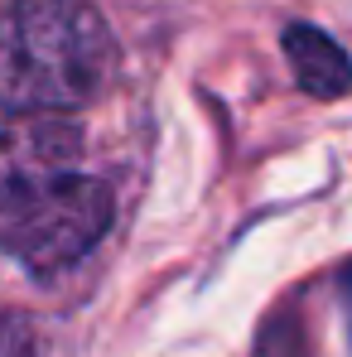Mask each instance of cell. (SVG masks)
Instances as JSON below:
<instances>
[{"instance_id":"obj_1","label":"cell","mask_w":352,"mask_h":357,"mask_svg":"<svg viewBox=\"0 0 352 357\" xmlns=\"http://www.w3.org/2000/svg\"><path fill=\"white\" fill-rule=\"evenodd\" d=\"M112 29L82 0H20L0 15V102L63 112L102 92Z\"/></svg>"},{"instance_id":"obj_2","label":"cell","mask_w":352,"mask_h":357,"mask_svg":"<svg viewBox=\"0 0 352 357\" xmlns=\"http://www.w3.org/2000/svg\"><path fill=\"white\" fill-rule=\"evenodd\" d=\"M112 218L116 203L102 178L59 174L0 198V246L34 275H54L107 237Z\"/></svg>"},{"instance_id":"obj_3","label":"cell","mask_w":352,"mask_h":357,"mask_svg":"<svg viewBox=\"0 0 352 357\" xmlns=\"http://www.w3.org/2000/svg\"><path fill=\"white\" fill-rule=\"evenodd\" d=\"M82 135L59 112L10 107L0 102V198L24 193L44 178H59L77 169Z\"/></svg>"},{"instance_id":"obj_4","label":"cell","mask_w":352,"mask_h":357,"mask_svg":"<svg viewBox=\"0 0 352 357\" xmlns=\"http://www.w3.org/2000/svg\"><path fill=\"white\" fill-rule=\"evenodd\" d=\"M285 59H290L294 77L309 97H348L352 92V59L343 54V44L314 24H290L285 29Z\"/></svg>"},{"instance_id":"obj_5","label":"cell","mask_w":352,"mask_h":357,"mask_svg":"<svg viewBox=\"0 0 352 357\" xmlns=\"http://www.w3.org/2000/svg\"><path fill=\"white\" fill-rule=\"evenodd\" d=\"M0 357H39V338L20 314H0Z\"/></svg>"},{"instance_id":"obj_6","label":"cell","mask_w":352,"mask_h":357,"mask_svg":"<svg viewBox=\"0 0 352 357\" xmlns=\"http://www.w3.org/2000/svg\"><path fill=\"white\" fill-rule=\"evenodd\" d=\"M256 357H304V343H299L294 324H275V328L266 333V343H261Z\"/></svg>"}]
</instances>
